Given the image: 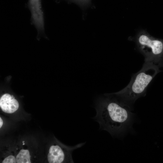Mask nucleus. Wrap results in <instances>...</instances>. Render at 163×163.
Wrapping results in <instances>:
<instances>
[{
    "instance_id": "nucleus-1",
    "label": "nucleus",
    "mask_w": 163,
    "mask_h": 163,
    "mask_svg": "<svg viewBox=\"0 0 163 163\" xmlns=\"http://www.w3.org/2000/svg\"><path fill=\"white\" fill-rule=\"evenodd\" d=\"M130 108L119 100L107 99L94 117L100 128L112 136L125 134L131 128L135 117Z\"/></svg>"
},
{
    "instance_id": "nucleus-2",
    "label": "nucleus",
    "mask_w": 163,
    "mask_h": 163,
    "mask_svg": "<svg viewBox=\"0 0 163 163\" xmlns=\"http://www.w3.org/2000/svg\"><path fill=\"white\" fill-rule=\"evenodd\" d=\"M161 71L158 65L151 62H144L141 70L132 76L128 85L116 94L118 100L132 110L136 100L145 96L148 85Z\"/></svg>"
},
{
    "instance_id": "nucleus-3",
    "label": "nucleus",
    "mask_w": 163,
    "mask_h": 163,
    "mask_svg": "<svg viewBox=\"0 0 163 163\" xmlns=\"http://www.w3.org/2000/svg\"><path fill=\"white\" fill-rule=\"evenodd\" d=\"M130 40L135 43L137 50L144 56L145 62L159 63L163 56V41L151 36L146 30H141Z\"/></svg>"
},
{
    "instance_id": "nucleus-4",
    "label": "nucleus",
    "mask_w": 163,
    "mask_h": 163,
    "mask_svg": "<svg viewBox=\"0 0 163 163\" xmlns=\"http://www.w3.org/2000/svg\"><path fill=\"white\" fill-rule=\"evenodd\" d=\"M57 142L50 147L47 155L49 163H74L72 156V152L81 147L85 143H80L73 146L67 147Z\"/></svg>"
},
{
    "instance_id": "nucleus-5",
    "label": "nucleus",
    "mask_w": 163,
    "mask_h": 163,
    "mask_svg": "<svg viewBox=\"0 0 163 163\" xmlns=\"http://www.w3.org/2000/svg\"><path fill=\"white\" fill-rule=\"evenodd\" d=\"M27 6L31 13V21L37 29L38 37L44 30V20L41 0H28Z\"/></svg>"
},
{
    "instance_id": "nucleus-6",
    "label": "nucleus",
    "mask_w": 163,
    "mask_h": 163,
    "mask_svg": "<svg viewBox=\"0 0 163 163\" xmlns=\"http://www.w3.org/2000/svg\"><path fill=\"white\" fill-rule=\"evenodd\" d=\"M19 104L18 101L12 95L8 94H3L0 99V107L5 113H12L18 108Z\"/></svg>"
},
{
    "instance_id": "nucleus-7",
    "label": "nucleus",
    "mask_w": 163,
    "mask_h": 163,
    "mask_svg": "<svg viewBox=\"0 0 163 163\" xmlns=\"http://www.w3.org/2000/svg\"><path fill=\"white\" fill-rule=\"evenodd\" d=\"M30 156L28 150L21 149L16 157L17 163H30Z\"/></svg>"
},
{
    "instance_id": "nucleus-8",
    "label": "nucleus",
    "mask_w": 163,
    "mask_h": 163,
    "mask_svg": "<svg viewBox=\"0 0 163 163\" xmlns=\"http://www.w3.org/2000/svg\"><path fill=\"white\" fill-rule=\"evenodd\" d=\"M2 163H16V159L14 156L10 155L5 158L2 162Z\"/></svg>"
},
{
    "instance_id": "nucleus-9",
    "label": "nucleus",
    "mask_w": 163,
    "mask_h": 163,
    "mask_svg": "<svg viewBox=\"0 0 163 163\" xmlns=\"http://www.w3.org/2000/svg\"><path fill=\"white\" fill-rule=\"evenodd\" d=\"M3 124V120L0 117V128H1L2 127V125Z\"/></svg>"
},
{
    "instance_id": "nucleus-10",
    "label": "nucleus",
    "mask_w": 163,
    "mask_h": 163,
    "mask_svg": "<svg viewBox=\"0 0 163 163\" xmlns=\"http://www.w3.org/2000/svg\"><path fill=\"white\" fill-rule=\"evenodd\" d=\"M24 143H23V145H24Z\"/></svg>"
},
{
    "instance_id": "nucleus-11",
    "label": "nucleus",
    "mask_w": 163,
    "mask_h": 163,
    "mask_svg": "<svg viewBox=\"0 0 163 163\" xmlns=\"http://www.w3.org/2000/svg\"><path fill=\"white\" fill-rule=\"evenodd\" d=\"M24 142V141H23V142Z\"/></svg>"
}]
</instances>
